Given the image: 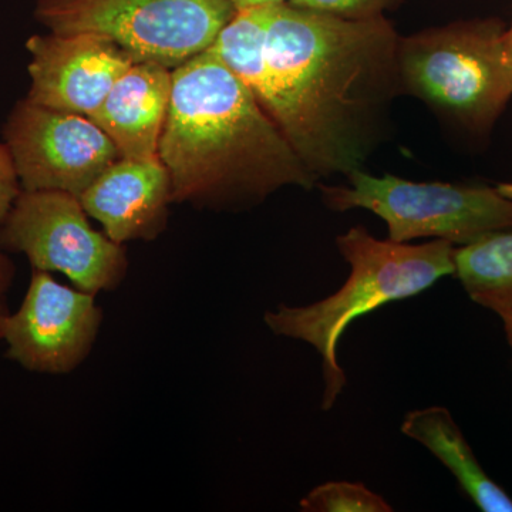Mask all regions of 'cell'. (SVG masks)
<instances>
[{
  "instance_id": "19",
  "label": "cell",
  "mask_w": 512,
  "mask_h": 512,
  "mask_svg": "<svg viewBox=\"0 0 512 512\" xmlns=\"http://www.w3.org/2000/svg\"><path fill=\"white\" fill-rule=\"evenodd\" d=\"M235 9L264 8V6L279 5V3L288 2V0H229Z\"/></svg>"
},
{
  "instance_id": "10",
  "label": "cell",
  "mask_w": 512,
  "mask_h": 512,
  "mask_svg": "<svg viewBox=\"0 0 512 512\" xmlns=\"http://www.w3.org/2000/svg\"><path fill=\"white\" fill-rule=\"evenodd\" d=\"M30 89L26 100L90 117L114 83L137 62L107 37L92 33L30 36Z\"/></svg>"
},
{
  "instance_id": "22",
  "label": "cell",
  "mask_w": 512,
  "mask_h": 512,
  "mask_svg": "<svg viewBox=\"0 0 512 512\" xmlns=\"http://www.w3.org/2000/svg\"><path fill=\"white\" fill-rule=\"evenodd\" d=\"M8 313L9 309L8 305H6L5 299H0V345H2L3 322H5V318Z\"/></svg>"
},
{
  "instance_id": "7",
  "label": "cell",
  "mask_w": 512,
  "mask_h": 512,
  "mask_svg": "<svg viewBox=\"0 0 512 512\" xmlns=\"http://www.w3.org/2000/svg\"><path fill=\"white\" fill-rule=\"evenodd\" d=\"M0 247L93 295L116 291L127 274L124 248L94 231L82 202L69 192L22 190L0 225Z\"/></svg>"
},
{
  "instance_id": "21",
  "label": "cell",
  "mask_w": 512,
  "mask_h": 512,
  "mask_svg": "<svg viewBox=\"0 0 512 512\" xmlns=\"http://www.w3.org/2000/svg\"><path fill=\"white\" fill-rule=\"evenodd\" d=\"M504 49L505 55H507L508 64H510V69L512 72V19L510 26H507V28H505Z\"/></svg>"
},
{
  "instance_id": "18",
  "label": "cell",
  "mask_w": 512,
  "mask_h": 512,
  "mask_svg": "<svg viewBox=\"0 0 512 512\" xmlns=\"http://www.w3.org/2000/svg\"><path fill=\"white\" fill-rule=\"evenodd\" d=\"M15 278V266L5 254V249L0 247V299H5L6 293L12 286Z\"/></svg>"
},
{
  "instance_id": "15",
  "label": "cell",
  "mask_w": 512,
  "mask_h": 512,
  "mask_svg": "<svg viewBox=\"0 0 512 512\" xmlns=\"http://www.w3.org/2000/svg\"><path fill=\"white\" fill-rule=\"evenodd\" d=\"M303 512H392L382 495L362 483L330 481L313 488L299 503Z\"/></svg>"
},
{
  "instance_id": "1",
  "label": "cell",
  "mask_w": 512,
  "mask_h": 512,
  "mask_svg": "<svg viewBox=\"0 0 512 512\" xmlns=\"http://www.w3.org/2000/svg\"><path fill=\"white\" fill-rule=\"evenodd\" d=\"M399 42L386 16L350 20L289 2L268 6L265 56L242 82L316 184L365 170L386 138L403 94Z\"/></svg>"
},
{
  "instance_id": "14",
  "label": "cell",
  "mask_w": 512,
  "mask_h": 512,
  "mask_svg": "<svg viewBox=\"0 0 512 512\" xmlns=\"http://www.w3.org/2000/svg\"><path fill=\"white\" fill-rule=\"evenodd\" d=\"M454 275L471 301L501 313L512 308V228L454 249Z\"/></svg>"
},
{
  "instance_id": "9",
  "label": "cell",
  "mask_w": 512,
  "mask_h": 512,
  "mask_svg": "<svg viewBox=\"0 0 512 512\" xmlns=\"http://www.w3.org/2000/svg\"><path fill=\"white\" fill-rule=\"evenodd\" d=\"M101 322L96 295L33 269L22 305L3 322L2 343L8 359L28 372L67 375L92 352Z\"/></svg>"
},
{
  "instance_id": "4",
  "label": "cell",
  "mask_w": 512,
  "mask_h": 512,
  "mask_svg": "<svg viewBox=\"0 0 512 512\" xmlns=\"http://www.w3.org/2000/svg\"><path fill=\"white\" fill-rule=\"evenodd\" d=\"M505 28L503 20L485 18L400 36L402 93L468 133H488L512 97Z\"/></svg>"
},
{
  "instance_id": "8",
  "label": "cell",
  "mask_w": 512,
  "mask_h": 512,
  "mask_svg": "<svg viewBox=\"0 0 512 512\" xmlns=\"http://www.w3.org/2000/svg\"><path fill=\"white\" fill-rule=\"evenodd\" d=\"M23 191L83 194L121 156L89 117L20 100L3 128Z\"/></svg>"
},
{
  "instance_id": "11",
  "label": "cell",
  "mask_w": 512,
  "mask_h": 512,
  "mask_svg": "<svg viewBox=\"0 0 512 512\" xmlns=\"http://www.w3.org/2000/svg\"><path fill=\"white\" fill-rule=\"evenodd\" d=\"M89 217L103 225L111 241L154 239L167 224L170 177L160 157L120 158L79 197Z\"/></svg>"
},
{
  "instance_id": "16",
  "label": "cell",
  "mask_w": 512,
  "mask_h": 512,
  "mask_svg": "<svg viewBox=\"0 0 512 512\" xmlns=\"http://www.w3.org/2000/svg\"><path fill=\"white\" fill-rule=\"evenodd\" d=\"M298 8L315 10L326 15L350 20L382 18L387 10L396 8L400 0H288Z\"/></svg>"
},
{
  "instance_id": "2",
  "label": "cell",
  "mask_w": 512,
  "mask_h": 512,
  "mask_svg": "<svg viewBox=\"0 0 512 512\" xmlns=\"http://www.w3.org/2000/svg\"><path fill=\"white\" fill-rule=\"evenodd\" d=\"M158 157L173 202L249 207L285 187L318 185L251 90L210 49L173 69Z\"/></svg>"
},
{
  "instance_id": "6",
  "label": "cell",
  "mask_w": 512,
  "mask_h": 512,
  "mask_svg": "<svg viewBox=\"0 0 512 512\" xmlns=\"http://www.w3.org/2000/svg\"><path fill=\"white\" fill-rule=\"evenodd\" d=\"M235 13L229 0H37L35 8L49 32L104 36L137 62L170 69L210 49Z\"/></svg>"
},
{
  "instance_id": "3",
  "label": "cell",
  "mask_w": 512,
  "mask_h": 512,
  "mask_svg": "<svg viewBox=\"0 0 512 512\" xmlns=\"http://www.w3.org/2000/svg\"><path fill=\"white\" fill-rule=\"evenodd\" d=\"M350 266L345 284L328 298L305 306L278 305L265 313L268 329L282 338L308 343L322 359L320 407L330 410L345 390L339 340L350 323L392 302L420 295L444 276L454 275V247L443 239L412 245L377 239L362 225L336 238Z\"/></svg>"
},
{
  "instance_id": "20",
  "label": "cell",
  "mask_w": 512,
  "mask_h": 512,
  "mask_svg": "<svg viewBox=\"0 0 512 512\" xmlns=\"http://www.w3.org/2000/svg\"><path fill=\"white\" fill-rule=\"evenodd\" d=\"M498 316L503 320L505 336H507L508 343H510V348L512 350V308L498 313Z\"/></svg>"
},
{
  "instance_id": "17",
  "label": "cell",
  "mask_w": 512,
  "mask_h": 512,
  "mask_svg": "<svg viewBox=\"0 0 512 512\" xmlns=\"http://www.w3.org/2000/svg\"><path fill=\"white\" fill-rule=\"evenodd\" d=\"M22 192L15 163L5 141L0 143V225L6 220L16 198Z\"/></svg>"
},
{
  "instance_id": "23",
  "label": "cell",
  "mask_w": 512,
  "mask_h": 512,
  "mask_svg": "<svg viewBox=\"0 0 512 512\" xmlns=\"http://www.w3.org/2000/svg\"><path fill=\"white\" fill-rule=\"evenodd\" d=\"M497 190L500 191L504 197L510 198V200H512V183L497 185Z\"/></svg>"
},
{
  "instance_id": "12",
  "label": "cell",
  "mask_w": 512,
  "mask_h": 512,
  "mask_svg": "<svg viewBox=\"0 0 512 512\" xmlns=\"http://www.w3.org/2000/svg\"><path fill=\"white\" fill-rule=\"evenodd\" d=\"M173 90V69L136 62L114 83L90 120L110 137L121 158L158 157Z\"/></svg>"
},
{
  "instance_id": "13",
  "label": "cell",
  "mask_w": 512,
  "mask_h": 512,
  "mask_svg": "<svg viewBox=\"0 0 512 512\" xmlns=\"http://www.w3.org/2000/svg\"><path fill=\"white\" fill-rule=\"evenodd\" d=\"M400 430L439 458L481 511L512 512V498L485 473L446 407L413 410L404 417Z\"/></svg>"
},
{
  "instance_id": "5",
  "label": "cell",
  "mask_w": 512,
  "mask_h": 512,
  "mask_svg": "<svg viewBox=\"0 0 512 512\" xmlns=\"http://www.w3.org/2000/svg\"><path fill=\"white\" fill-rule=\"evenodd\" d=\"M346 178V185H318L323 204L336 212H373L386 222L394 242L433 238L463 247L512 228V200L497 187L416 183L393 174L375 177L365 170Z\"/></svg>"
}]
</instances>
